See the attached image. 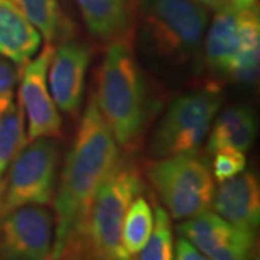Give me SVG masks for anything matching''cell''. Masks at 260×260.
Segmentation results:
<instances>
[{"label": "cell", "mask_w": 260, "mask_h": 260, "mask_svg": "<svg viewBox=\"0 0 260 260\" xmlns=\"http://www.w3.org/2000/svg\"><path fill=\"white\" fill-rule=\"evenodd\" d=\"M26 143L25 119L20 106L12 103L0 114V181L10 162Z\"/></svg>", "instance_id": "20"}, {"label": "cell", "mask_w": 260, "mask_h": 260, "mask_svg": "<svg viewBox=\"0 0 260 260\" xmlns=\"http://www.w3.org/2000/svg\"><path fill=\"white\" fill-rule=\"evenodd\" d=\"M93 49L88 44L68 38L54 48L48 67V87L56 107L77 117L81 112L85 77L91 64Z\"/></svg>", "instance_id": "11"}, {"label": "cell", "mask_w": 260, "mask_h": 260, "mask_svg": "<svg viewBox=\"0 0 260 260\" xmlns=\"http://www.w3.org/2000/svg\"><path fill=\"white\" fill-rule=\"evenodd\" d=\"M70 260H74V259H70Z\"/></svg>", "instance_id": "26"}, {"label": "cell", "mask_w": 260, "mask_h": 260, "mask_svg": "<svg viewBox=\"0 0 260 260\" xmlns=\"http://www.w3.org/2000/svg\"><path fill=\"white\" fill-rule=\"evenodd\" d=\"M54 44L22 67L19 77V106L26 119V142L62 136V119L48 87V67L54 54Z\"/></svg>", "instance_id": "8"}, {"label": "cell", "mask_w": 260, "mask_h": 260, "mask_svg": "<svg viewBox=\"0 0 260 260\" xmlns=\"http://www.w3.org/2000/svg\"><path fill=\"white\" fill-rule=\"evenodd\" d=\"M145 184L136 164L120 156L94 195L75 246L84 260H133L121 242V225Z\"/></svg>", "instance_id": "4"}, {"label": "cell", "mask_w": 260, "mask_h": 260, "mask_svg": "<svg viewBox=\"0 0 260 260\" xmlns=\"http://www.w3.org/2000/svg\"><path fill=\"white\" fill-rule=\"evenodd\" d=\"M90 35L102 44L130 42L133 12L129 0H74Z\"/></svg>", "instance_id": "14"}, {"label": "cell", "mask_w": 260, "mask_h": 260, "mask_svg": "<svg viewBox=\"0 0 260 260\" xmlns=\"http://www.w3.org/2000/svg\"><path fill=\"white\" fill-rule=\"evenodd\" d=\"M93 95L117 146L124 152L139 148L153 113V100L130 42L107 45L95 74Z\"/></svg>", "instance_id": "3"}, {"label": "cell", "mask_w": 260, "mask_h": 260, "mask_svg": "<svg viewBox=\"0 0 260 260\" xmlns=\"http://www.w3.org/2000/svg\"><path fill=\"white\" fill-rule=\"evenodd\" d=\"M120 156V148L91 94L56 182L51 260H61L75 250L94 195Z\"/></svg>", "instance_id": "1"}, {"label": "cell", "mask_w": 260, "mask_h": 260, "mask_svg": "<svg viewBox=\"0 0 260 260\" xmlns=\"http://www.w3.org/2000/svg\"><path fill=\"white\" fill-rule=\"evenodd\" d=\"M181 237L210 260H253L256 233L243 230L207 210L177 225Z\"/></svg>", "instance_id": "10"}, {"label": "cell", "mask_w": 260, "mask_h": 260, "mask_svg": "<svg viewBox=\"0 0 260 260\" xmlns=\"http://www.w3.org/2000/svg\"><path fill=\"white\" fill-rule=\"evenodd\" d=\"M260 67V12L259 3L239 9L237 51L230 78L246 85L257 83Z\"/></svg>", "instance_id": "17"}, {"label": "cell", "mask_w": 260, "mask_h": 260, "mask_svg": "<svg viewBox=\"0 0 260 260\" xmlns=\"http://www.w3.org/2000/svg\"><path fill=\"white\" fill-rule=\"evenodd\" d=\"M146 177L174 220H186L211 208L214 178L205 158L198 153L153 159Z\"/></svg>", "instance_id": "6"}, {"label": "cell", "mask_w": 260, "mask_h": 260, "mask_svg": "<svg viewBox=\"0 0 260 260\" xmlns=\"http://www.w3.org/2000/svg\"><path fill=\"white\" fill-rule=\"evenodd\" d=\"M195 2L201 3L207 9L214 12L221 9H240L259 3L257 0H195Z\"/></svg>", "instance_id": "24"}, {"label": "cell", "mask_w": 260, "mask_h": 260, "mask_svg": "<svg viewBox=\"0 0 260 260\" xmlns=\"http://www.w3.org/2000/svg\"><path fill=\"white\" fill-rule=\"evenodd\" d=\"M237 15L239 9L217 10L205 30L203 64L215 78H230L232 74L237 51Z\"/></svg>", "instance_id": "15"}, {"label": "cell", "mask_w": 260, "mask_h": 260, "mask_svg": "<svg viewBox=\"0 0 260 260\" xmlns=\"http://www.w3.org/2000/svg\"><path fill=\"white\" fill-rule=\"evenodd\" d=\"M155 223L150 237L145 247L138 253L133 260H174L175 246H174V232L171 217L165 208L156 205L155 208Z\"/></svg>", "instance_id": "21"}, {"label": "cell", "mask_w": 260, "mask_h": 260, "mask_svg": "<svg viewBox=\"0 0 260 260\" xmlns=\"http://www.w3.org/2000/svg\"><path fill=\"white\" fill-rule=\"evenodd\" d=\"M35 25L47 44L73 38L74 26L65 16L59 0H12Z\"/></svg>", "instance_id": "18"}, {"label": "cell", "mask_w": 260, "mask_h": 260, "mask_svg": "<svg viewBox=\"0 0 260 260\" xmlns=\"http://www.w3.org/2000/svg\"><path fill=\"white\" fill-rule=\"evenodd\" d=\"M207 153L214 155L223 149H234L246 153L256 138V116L247 104H233L217 113L210 127Z\"/></svg>", "instance_id": "16"}, {"label": "cell", "mask_w": 260, "mask_h": 260, "mask_svg": "<svg viewBox=\"0 0 260 260\" xmlns=\"http://www.w3.org/2000/svg\"><path fill=\"white\" fill-rule=\"evenodd\" d=\"M20 70L22 68L12 61L0 56V114L13 103V94L20 77Z\"/></svg>", "instance_id": "23"}, {"label": "cell", "mask_w": 260, "mask_h": 260, "mask_svg": "<svg viewBox=\"0 0 260 260\" xmlns=\"http://www.w3.org/2000/svg\"><path fill=\"white\" fill-rule=\"evenodd\" d=\"M211 208L233 225L256 233L260 223V186L256 174L244 169L218 182L214 188Z\"/></svg>", "instance_id": "12"}, {"label": "cell", "mask_w": 260, "mask_h": 260, "mask_svg": "<svg viewBox=\"0 0 260 260\" xmlns=\"http://www.w3.org/2000/svg\"><path fill=\"white\" fill-rule=\"evenodd\" d=\"M224 97L217 87H204L175 97L149 138L152 159L197 153L207 140Z\"/></svg>", "instance_id": "5"}, {"label": "cell", "mask_w": 260, "mask_h": 260, "mask_svg": "<svg viewBox=\"0 0 260 260\" xmlns=\"http://www.w3.org/2000/svg\"><path fill=\"white\" fill-rule=\"evenodd\" d=\"M55 218L45 205H25L0 217V260H51Z\"/></svg>", "instance_id": "9"}, {"label": "cell", "mask_w": 260, "mask_h": 260, "mask_svg": "<svg viewBox=\"0 0 260 260\" xmlns=\"http://www.w3.org/2000/svg\"><path fill=\"white\" fill-rule=\"evenodd\" d=\"M58 169V140L42 138L26 142L0 181V217L19 207L51 204Z\"/></svg>", "instance_id": "7"}, {"label": "cell", "mask_w": 260, "mask_h": 260, "mask_svg": "<svg viewBox=\"0 0 260 260\" xmlns=\"http://www.w3.org/2000/svg\"><path fill=\"white\" fill-rule=\"evenodd\" d=\"M211 156V174L214 179H217L218 182L242 174L247 165L246 153L234 149H223L215 152Z\"/></svg>", "instance_id": "22"}, {"label": "cell", "mask_w": 260, "mask_h": 260, "mask_svg": "<svg viewBox=\"0 0 260 260\" xmlns=\"http://www.w3.org/2000/svg\"><path fill=\"white\" fill-rule=\"evenodd\" d=\"M155 223V214L149 201L140 194L129 205L123 225H121V242L124 249L132 256L138 254L150 237Z\"/></svg>", "instance_id": "19"}, {"label": "cell", "mask_w": 260, "mask_h": 260, "mask_svg": "<svg viewBox=\"0 0 260 260\" xmlns=\"http://www.w3.org/2000/svg\"><path fill=\"white\" fill-rule=\"evenodd\" d=\"M136 38L142 56L158 74L188 78L203 70L210 13L195 0H136Z\"/></svg>", "instance_id": "2"}, {"label": "cell", "mask_w": 260, "mask_h": 260, "mask_svg": "<svg viewBox=\"0 0 260 260\" xmlns=\"http://www.w3.org/2000/svg\"><path fill=\"white\" fill-rule=\"evenodd\" d=\"M174 260H210L201 251L194 247L184 237H179L175 246V259Z\"/></svg>", "instance_id": "25"}, {"label": "cell", "mask_w": 260, "mask_h": 260, "mask_svg": "<svg viewBox=\"0 0 260 260\" xmlns=\"http://www.w3.org/2000/svg\"><path fill=\"white\" fill-rule=\"evenodd\" d=\"M42 45V35L12 0H0V56L26 65Z\"/></svg>", "instance_id": "13"}]
</instances>
